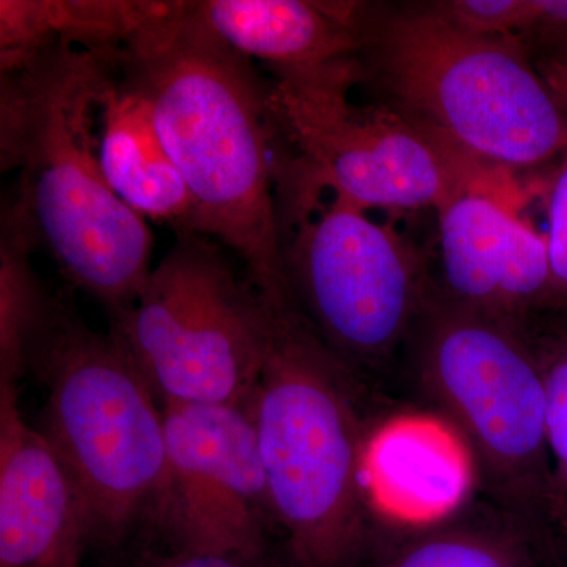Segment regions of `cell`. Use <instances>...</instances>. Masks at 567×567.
Segmentation results:
<instances>
[{
    "instance_id": "ac0fdd59",
    "label": "cell",
    "mask_w": 567,
    "mask_h": 567,
    "mask_svg": "<svg viewBox=\"0 0 567 567\" xmlns=\"http://www.w3.org/2000/svg\"><path fill=\"white\" fill-rule=\"evenodd\" d=\"M39 244L28 213L17 199L2 212L0 235V385H18L47 323L52 301L32 267Z\"/></svg>"
},
{
    "instance_id": "ffe728a7",
    "label": "cell",
    "mask_w": 567,
    "mask_h": 567,
    "mask_svg": "<svg viewBox=\"0 0 567 567\" xmlns=\"http://www.w3.org/2000/svg\"><path fill=\"white\" fill-rule=\"evenodd\" d=\"M434 9L480 35L506 37L533 25V0H456L436 3Z\"/></svg>"
},
{
    "instance_id": "5bb4252c",
    "label": "cell",
    "mask_w": 567,
    "mask_h": 567,
    "mask_svg": "<svg viewBox=\"0 0 567 567\" xmlns=\"http://www.w3.org/2000/svg\"><path fill=\"white\" fill-rule=\"evenodd\" d=\"M100 158L115 194L142 218L194 234L192 193L164 147L151 103L118 76L103 95Z\"/></svg>"
},
{
    "instance_id": "9a60e30c",
    "label": "cell",
    "mask_w": 567,
    "mask_h": 567,
    "mask_svg": "<svg viewBox=\"0 0 567 567\" xmlns=\"http://www.w3.org/2000/svg\"><path fill=\"white\" fill-rule=\"evenodd\" d=\"M398 420L371 432L365 446L364 480L374 513L432 522L447 516L464 496L465 447H451L450 427Z\"/></svg>"
},
{
    "instance_id": "e0dca14e",
    "label": "cell",
    "mask_w": 567,
    "mask_h": 567,
    "mask_svg": "<svg viewBox=\"0 0 567 567\" xmlns=\"http://www.w3.org/2000/svg\"><path fill=\"white\" fill-rule=\"evenodd\" d=\"M532 525L496 505L464 509L413 529L368 567H540Z\"/></svg>"
},
{
    "instance_id": "6da1fadb",
    "label": "cell",
    "mask_w": 567,
    "mask_h": 567,
    "mask_svg": "<svg viewBox=\"0 0 567 567\" xmlns=\"http://www.w3.org/2000/svg\"><path fill=\"white\" fill-rule=\"evenodd\" d=\"M118 76L151 103L192 193L194 234L229 246L265 303H293L284 268L270 89L193 9L167 2L117 51Z\"/></svg>"
},
{
    "instance_id": "5b68a950",
    "label": "cell",
    "mask_w": 567,
    "mask_h": 567,
    "mask_svg": "<svg viewBox=\"0 0 567 567\" xmlns=\"http://www.w3.org/2000/svg\"><path fill=\"white\" fill-rule=\"evenodd\" d=\"M29 371L48 388L44 435L87 502L95 544L121 543L148 517L166 475L162 402L112 331L96 333L54 298Z\"/></svg>"
},
{
    "instance_id": "30bf717a",
    "label": "cell",
    "mask_w": 567,
    "mask_h": 567,
    "mask_svg": "<svg viewBox=\"0 0 567 567\" xmlns=\"http://www.w3.org/2000/svg\"><path fill=\"white\" fill-rule=\"evenodd\" d=\"M163 412L166 475L152 520L174 548L265 557L276 524L249 402Z\"/></svg>"
},
{
    "instance_id": "8fae6325",
    "label": "cell",
    "mask_w": 567,
    "mask_h": 567,
    "mask_svg": "<svg viewBox=\"0 0 567 567\" xmlns=\"http://www.w3.org/2000/svg\"><path fill=\"white\" fill-rule=\"evenodd\" d=\"M95 546L91 509L51 440L0 385V567H82Z\"/></svg>"
},
{
    "instance_id": "603a6c76",
    "label": "cell",
    "mask_w": 567,
    "mask_h": 567,
    "mask_svg": "<svg viewBox=\"0 0 567 567\" xmlns=\"http://www.w3.org/2000/svg\"><path fill=\"white\" fill-rule=\"evenodd\" d=\"M533 29L567 32V0H533Z\"/></svg>"
},
{
    "instance_id": "44dd1931",
    "label": "cell",
    "mask_w": 567,
    "mask_h": 567,
    "mask_svg": "<svg viewBox=\"0 0 567 567\" xmlns=\"http://www.w3.org/2000/svg\"><path fill=\"white\" fill-rule=\"evenodd\" d=\"M548 192V234L551 306L567 309V148Z\"/></svg>"
},
{
    "instance_id": "cb8c5ba5",
    "label": "cell",
    "mask_w": 567,
    "mask_h": 567,
    "mask_svg": "<svg viewBox=\"0 0 567 567\" xmlns=\"http://www.w3.org/2000/svg\"><path fill=\"white\" fill-rule=\"evenodd\" d=\"M550 518L557 522L559 528H561L563 535L567 537V505L555 507L551 511Z\"/></svg>"
},
{
    "instance_id": "8992f818",
    "label": "cell",
    "mask_w": 567,
    "mask_h": 567,
    "mask_svg": "<svg viewBox=\"0 0 567 567\" xmlns=\"http://www.w3.org/2000/svg\"><path fill=\"white\" fill-rule=\"evenodd\" d=\"M417 388L461 440L494 505L550 517L546 395L518 328L431 298L421 316Z\"/></svg>"
},
{
    "instance_id": "484cf974",
    "label": "cell",
    "mask_w": 567,
    "mask_h": 567,
    "mask_svg": "<svg viewBox=\"0 0 567 567\" xmlns=\"http://www.w3.org/2000/svg\"><path fill=\"white\" fill-rule=\"evenodd\" d=\"M566 102H567V99H566Z\"/></svg>"
},
{
    "instance_id": "7c38bea8",
    "label": "cell",
    "mask_w": 567,
    "mask_h": 567,
    "mask_svg": "<svg viewBox=\"0 0 567 567\" xmlns=\"http://www.w3.org/2000/svg\"><path fill=\"white\" fill-rule=\"evenodd\" d=\"M439 216L445 300L518 330L529 311L551 306L546 237L494 194L468 186Z\"/></svg>"
},
{
    "instance_id": "277c9868",
    "label": "cell",
    "mask_w": 567,
    "mask_h": 567,
    "mask_svg": "<svg viewBox=\"0 0 567 567\" xmlns=\"http://www.w3.org/2000/svg\"><path fill=\"white\" fill-rule=\"evenodd\" d=\"M364 44L402 114L468 162L527 167L566 151L557 100L506 37L466 31L431 7L388 18L361 33Z\"/></svg>"
},
{
    "instance_id": "4fadbf2b",
    "label": "cell",
    "mask_w": 567,
    "mask_h": 567,
    "mask_svg": "<svg viewBox=\"0 0 567 567\" xmlns=\"http://www.w3.org/2000/svg\"><path fill=\"white\" fill-rule=\"evenodd\" d=\"M193 9L233 50L276 74L323 69L361 50L357 3L204 0Z\"/></svg>"
},
{
    "instance_id": "3957f363",
    "label": "cell",
    "mask_w": 567,
    "mask_h": 567,
    "mask_svg": "<svg viewBox=\"0 0 567 567\" xmlns=\"http://www.w3.org/2000/svg\"><path fill=\"white\" fill-rule=\"evenodd\" d=\"M267 308V352L249 409L290 567H361L374 535L363 385L297 305Z\"/></svg>"
},
{
    "instance_id": "7402d4cb",
    "label": "cell",
    "mask_w": 567,
    "mask_h": 567,
    "mask_svg": "<svg viewBox=\"0 0 567 567\" xmlns=\"http://www.w3.org/2000/svg\"><path fill=\"white\" fill-rule=\"evenodd\" d=\"M122 567H275L265 557H245L221 551L185 550L174 548L173 551H142L132 561Z\"/></svg>"
},
{
    "instance_id": "2e32d148",
    "label": "cell",
    "mask_w": 567,
    "mask_h": 567,
    "mask_svg": "<svg viewBox=\"0 0 567 567\" xmlns=\"http://www.w3.org/2000/svg\"><path fill=\"white\" fill-rule=\"evenodd\" d=\"M166 6L123 0H2V70L21 65L54 41L82 50H118Z\"/></svg>"
},
{
    "instance_id": "ba28073f",
    "label": "cell",
    "mask_w": 567,
    "mask_h": 567,
    "mask_svg": "<svg viewBox=\"0 0 567 567\" xmlns=\"http://www.w3.org/2000/svg\"><path fill=\"white\" fill-rule=\"evenodd\" d=\"M357 59L323 69L278 74L270 87L276 137L295 153L301 199L312 189L368 208L435 207L473 186L472 162L445 142L386 107L358 106Z\"/></svg>"
},
{
    "instance_id": "d6986e66",
    "label": "cell",
    "mask_w": 567,
    "mask_h": 567,
    "mask_svg": "<svg viewBox=\"0 0 567 567\" xmlns=\"http://www.w3.org/2000/svg\"><path fill=\"white\" fill-rule=\"evenodd\" d=\"M546 395V432L551 468V507L567 492V334L536 350Z\"/></svg>"
},
{
    "instance_id": "52a82bcc",
    "label": "cell",
    "mask_w": 567,
    "mask_h": 567,
    "mask_svg": "<svg viewBox=\"0 0 567 567\" xmlns=\"http://www.w3.org/2000/svg\"><path fill=\"white\" fill-rule=\"evenodd\" d=\"M270 316L203 235L181 234L136 300L111 317L162 405L248 404Z\"/></svg>"
},
{
    "instance_id": "9c48e42d",
    "label": "cell",
    "mask_w": 567,
    "mask_h": 567,
    "mask_svg": "<svg viewBox=\"0 0 567 567\" xmlns=\"http://www.w3.org/2000/svg\"><path fill=\"white\" fill-rule=\"evenodd\" d=\"M300 213L284 249L295 303L358 382L374 379L431 301L423 259L393 227L339 197Z\"/></svg>"
},
{
    "instance_id": "7a4b0ae2",
    "label": "cell",
    "mask_w": 567,
    "mask_h": 567,
    "mask_svg": "<svg viewBox=\"0 0 567 567\" xmlns=\"http://www.w3.org/2000/svg\"><path fill=\"white\" fill-rule=\"evenodd\" d=\"M117 51L54 41L2 71L0 85L2 169L20 173L17 200L65 278L111 317L133 305L152 271L151 229L111 188L100 158Z\"/></svg>"
},
{
    "instance_id": "d4e9b609",
    "label": "cell",
    "mask_w": 567,
    "mask_h": 567,
    "mask_svg": "<svg viewBox=\"0 0 567 567\" xmlns=\"http://www.w3.org/2000/svg\"><path fill=\"white\" fill-rule=\"evenodd\" d=\"M561 505H567V492H566L565 496H563V498L559 499V502L555 503L554 507H551V511H554L555 507L561 506ZM551 511H550V514H551Z\"/></svg>"
}]
</instances>
